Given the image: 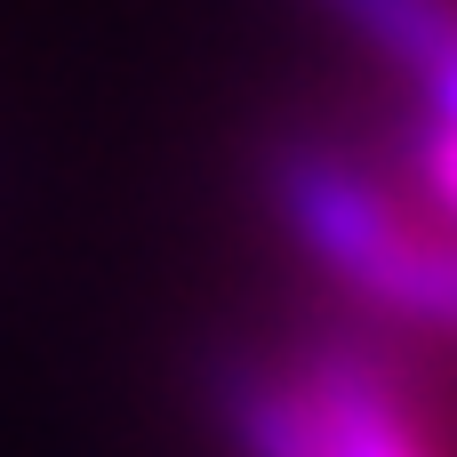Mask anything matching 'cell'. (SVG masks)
Wrapping results in <instances>:
<instances>
[{
  "mask_svg": "<svg viewBox=\"0 0 457 457\" xmlns=\"http://www.w3.org/2000/svg\"><path fill=\"white\" fill-rule=\"evenodd\" d=\"M265 201L289 225V241L329 281H345L361 305L457 337V225L450 217L394 193L370 161H353L321 137H297L265 161Z\"/></svg>",
  "mask_w": 457,
  "mask_h": 457,
  "instance_id": "1",
  "label": "cell"
},
{
  "mask_svg": "<svg viewBox=\"0 0 457 457\" xmlns=\"http://www.w3.org/2000/svg\"><path fill=\"white\" fill-rule=\"evenodd\" d=\"M217 418L241 457H442L410 386L353 337L297 345L289 361H225Z\"/></svg>",
  "mask_w": 457,
  "mask_h": 457,
  "instance_id": "2",
  "label": "cell"
},
{
  "mask_svg": "<svg viewBox=\"0 0 457 457\" xmlns=\"http://www.w3.org/2000/svg\"><path fill=\"white\" fill-rule=\"evenodd\" d=\"M313 8H329L370 56L402 64L410 80H426L457 48V0H313Z\"/></svg>",
  "mask_w": 457,
  "mask_h": 457,
  "instance_id": "3",
  "label": "cell"
}]
</instances>
